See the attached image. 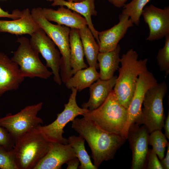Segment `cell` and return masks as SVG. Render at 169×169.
Returning <instances> with one entry per match:
<instances>
[{
    "label": "cell",
    "instance_id": "obj_2",
    "mask_svg": "<svg viewBox=\"0 0 169 169\" xmlns=\"http://www.w3.org/2000/svg\"><path fill=\"white\" fill-rule=\"evenodd\" d=\"M137 53L132 49L122 54L120 58L121 66L119 68L113 90L119 102L127 109L131 100L139 75L147 70L148 59H138Z\"/></svg>",
    "mask_w": 169,
    "mask_h": 169
},
{
    "label": "cell",
    "instance_id": "obj_16",
    "mask_svg": "<svg viewBox=\"0 0 169 169\" xmlns=\"http://www.w3.org/2000/svg\"><path fill=\"white\" fill-rule=\"evenodd\" d=\"M25 78L18 65L0 52V97L7 91L17 90Z\"/></svg>",
    "mask_w": 169,
    "mask_h": 169
},
{
    "label": "cell",
    "instance_id": "obj_17",
    "mask_svg": "<svg viewBox=\"0 0 169 169\" xmlns=\"http://www.w3.org/2000/svg\"><path fill=\"white\" fill-rule=\"evenodd\" d=\"M42 10L45 18L50 22L53 21L59 25L79 29L87 26L86 21L84 17L64 6H60L57 10L47 8H44Z\"/></svg>",
    "mask_w": 169,
    "mask_h": 169
},
{
    "label": "cell",
    "instance_id": "obj_25",
    "mask_svg": "<svg viewBox=\"0 0 169 169\" xmlns=\"http://www.w3.org/2000/svg\"><path fill=\"white\" fill-rule=\"evenodd\" d=\"M85 140L81 136H71L67 139L68 144L73 148L76 156L79 161L80 169H97L92 162L90 156L85 150Z\"/></svg>",
    "mask_w": 169,
    "mask_h": 169
},
{
    "label": "cell",
    "instance_id": "obj_9",
    "mask_svg": "<svg viewBox=\"0 0 169 169\" xmlns=\"http://www.w3.org/2000/svg\"><path fill=\"white\" fill-rule=\"evenodd\" d=\"M42 106L43 103L40 102L28 105L16 114H8L0 117V125L8 131L15 141L23 135L43 123L42 119L37 116Z\"/></svg>",
    "mask_w": 169,
    "mask_h": 169
},
{
    "label": "cell",
    "instance_id": "obj_23",
    "mask_svg": "<svg viewBox=\"0 0 169 169\" xmlns=\"http://www.w3.org/2000/svg\"><path fill=\"white\" fill-rule=\"evenodd\" d=\"M79 33L83 49L84 55L90 67L96 69L99 68L97 56L99 47L91 31L86 26L79 29Z\"/></svg>",
    "mask_w": 169,
    "mask_h": 169
},
{
    "label": "cell",
    "instance_id": "obj_15",
    "mask_svg": "<svg viewBox=\"0 0 169 169\" xmlns=\"http://www.w3.org/2000/svg\"><path fill=\"white\" fill-rule=\"evenodd\" d=\"M76 157L69 144L50 142L48 152L33 169H60L63 164Z\"/></svg>",
    "mask_w": 169,
    "mask_h": 169
},
{
    "label": "cell",
    "instance_id": "obj_27",
    "mask_svg": "<svg viewBox=\"0 0 169 169\" xmlns=\"http://www.w3.org/2000/svg\"><path fill=\"white\" fill-rule=\"evenodd\" d=\"M168 143L161 130H155L149 135L148 145L152 146V149L156 153L160 161L164 157L166 148Z\"/></svg>",
    "mask_w": 169,
    "mask_h": 169
},
{
    "label": "cell",
    "instance_id": "obj_26",
    "mask_svg": "<svg viewBox=\"0 0 169 169\" xmlns=\"http://www.w3.org/2000/svg\"><path fill=\"white\" fill-rule=\"evenodd\" d=\"M151 0H132L123 7L121 13L128 16L133 24L139 25L143 9Z\"/></svg>",
    "mask_w": 169,
    "mask_h": 169
},
{
    "label": "cell",
    "instance_id": "obj_22",
    "mask_svg": "<svg viewBox=\"0 0 169 169\" xmlns=\"http://www.w3.org/2000/svg\"><path fill=\"white\" fill-rule=\"evenodd\" d=\"M69 43V63L73 75L78 70L88 67L84 61V52L79 29L70 28Z\"/></svg>",
    "mask_w": 169,
    "mask_h": 169
},
{
    "label": "cell",
    "instance_id": "obj_4",
    "mask_svg": "<svg viewBox=\"0 0 169 169\" xmlns=\"http://www.w3.org/2000/svg\"><path fill=\"white\" fill-rule=\"evenodd\" d=\"M127 115V109L119 102L113 90L100 106L82 115L105 131L121 135Z\"/></svg>",
    "mask_w": 169,
    "mask_h": 169
},
{
    "label": "cell",
    "instance_id": "obj_7",
    "mask_svg": "<svg viewBox=\"0 0 169 169\" xmlns=\"http://www.w3.org/2000/svg\"><path fill=\"white\" fill-rule=\"evenodd\" d=\"M71 89L72 92L68 102L64 105L63 110L57 115L56 119L48 125L43 126L40 125L37 127L49 142L68 144L67 139L63 136L64 133V128L68 123L73 121L76 116L82 115L90 110L78 106L76 102L78 90L75 88Z\"/></svg>",
    "mask_w": 169,
    "mask_h": 169
},
{
    "label": "cell",
    "instance_id": "obj_31",
    "mask_svg": "<svg viewBox=\"0 0 169 169\" xmlns=\"http://www.w3.org/2000/svg\"><path fill=\"white\" fill-rule=\"evenodd\" d=\"M145 168L163 169L157 156L152 149H148Z\"/></svg>",
    "mask_w": 169,
    "mask_h": 169
},
{
    "label": "cell",
    "instance_id": "obj_12",
    "mask_svg": "<svg viewBox=\"0 0 169 169\" xmlns=\"http://www.w3.org/2000/svg\"><path fill=\"white\" fill-rule=\"evenodd\" d=\"M139 125L136 123L131 125L127 135L132 152L131 169L146 168L149 133L144 125Z\"/></svg>",
    "mask_w": 169,
    "mask_h": 169
},
{
    "label": "cell",
    "instance_id": "obj_1",
    "mask_svg": "<svg viewBox=\"0 0 169 169\" xmlns=\"http://www.w3.org/2000/svg\"><path fill=\"white\" fill-rule=\"evenodd\" d=\"M72 128L87 142L93 164L98 169L101 163L113 158L126 139L121 135L105 131L84 117L75 118Z\"/></svg>",
    "mask_w": 169,
    "mask_h": 169
},
{
    "label": "cell",
    "instance_id": "obj_8",
    "mask_svg": "<svg viewBox=\"0 0 169 169\" xmlns=\"http://www.w3.org/2000/svg\"><path fill=\"white\" fill-rule=\"evenodd\" d=\"M16 42L19 44L11 59L18 65L25 77L49 78L53 74L42 63L39 54L32 47L29 39L22 37Z\"/></svg>",
    "mask_w": 169,
    "mask_h": 169
},
{
    "label": "cell",
    "instance_id": "obj_13",
    "mask_svg": "<svg viewBox=\"0 0 169 169\" xmlns=\"http://www.w3.org/2000/svg\"><path fill=\"white\" fill-rule=\"evenodd\" d=\"M141 15L149 29L147 40L161 39L169 34V7L161 9L152 4L146 6Z\"/></svg>",
    "mask_w": 169,
    "mask_h": 169
},
{
    "label": "cell",
    "instance_id": "obj_10",
    "mask_svg": "<svg viewBox=\"0 0 169 169\" xmlns=\"http://www.w3.org/2000/svg\"><path fill=\"white\" fill-rule=\"evenodd\" d=\"M30 36L31 46L45 59V66L51 69L54 80L60 85L62 82L59 73L61 57L55 43L40 28Z\"/></svg>",
    "mask_w": 169,
    "mask_h": 169
},
{
    "label": "cell",
    "instance_id": "obj_14",
    "mask_svg": "<svg viewBox=\"0 0 169 169\" xmlns=\"http://www.w3.org/2000/svg\"><path fill=\"white\" fill-rule=\"evenodd\" d=\"M134 24L129 17L121 14L119 15V22L112 28L99 32V52L105 53L114 50L118 43L125 36L128 29Z\"/></svg>",
    "mask_w": 169,
    "mask_h": 169
},
{
    "label": "cell",
    "instance_id": "obj_3",
    "mask_svg": "<svg viewBox=\"0 0 169 169\" xmlns=\"http://www.w3.org/2000/svg\"><path fill=\"white\" fill-rule=\"evenodd\" d=\"M37 127L15 141L13 152L18 169H33L49 150L50 142Z\"/></svg>",
    "mask_w": 169,
    "mask_h": 169
},
{
    "label": "cell",
    "instance_id": "obj_11",
    "mask_svg": "<svg viewBox=\"0 0 169 169\" xmlns=\"http://www.w3.org/2000/svg\"><path fill=\"white\" fill-rule=\"evenodd\" d=\"M157 84L153 74L148 69L139 75L132 98L127 109L126 122L121 134L126 140L130 127L134 123H137L140 120L146 92Z\"/></svg>",
    "mask_w": 169,
    "mask_h": 169
},
{
    "label": "cell",
    "instance_id": "obj_29",
    "mask_svg": "<svg viewBox=\"0 0 169 169\" xmlns=\"http://www.w3.org/2000/svg\"><path fill=\"white\" fill-rule=\"evenodd\" d=\"M0 169H18L15 162L13 150L0 146Z\"/></svg>",
    "mask_w": 169,
    "mask_h": 169
},
{
    "label": "cell",
    "instance_id": "obj_36",
    "mask_svg": "<svg viewBox=\"0 0 169 169\" xmlns=\"http://www.w3.org/2000/svg\"><path fill=\"white\" fill-rule=\"evenodd\" d=\"M163 127L165 130V134H164L166 137L169 139V111H168V113L167 117L166 120L165 124H164Z\"/></svg>",
    "mask_w": 169,
    "mask_h": 169
},
{
    "label": "cell",
    "instance_id": "obj_5",
    "mask_svg": "<svg viewBox=\"0 0 169 169\" xmlns=\"http://www.w3.org/2000/svg\"><path fill=\"white\" fill-rule=\"evenodd\" d=\"M31 13L39 27L52 40L59 50L62 55L60 75L62 82L65 83L73 75L69 63L70 28L64 25L52 23L45 18L41 8H33Z\"/></svg>",
    "mask_w": 169,
    "mask_h": 169
},
{
    "label": "cell",
    "instance_id": "obj_37",
    "mask_svg": "<svg viewBox=\"0 0 169 169\" xmlns=\"http://www.w3.org/2000/svg\"><path fill=\"white\" fill-rule=\"evenodd\" d=\"M72 2H80L81 1H82L84 0H71Z\"/></svg>",
    "mask_w": 169,
    "mask_h": 169
},
{
    "label": "cell",
    "instance_id": "obj_19",
    "mask_svg": "<svg viewBox=\"0 0 169 169\" xmlns=\"http://www.w3.org/2000/svg\"><path fill=\"white\" fill-rule=\"evenodd\" d=\"M117 78L116 76H114L107 80L99 78L93 83L89 87L90 96L89 100L82 105V108L92 110L100 106L113 90Z\"/></svg>",
    "mask_w": 169,
    "mask_h": 169
},
{
    "label": "cell",
    "instance_id": "obj_28",
    "mask_svg": "<svg viewBox=\"0 0 169 169\" xmlns=\"http://www.w3.org/2000/svg\"><path fill=\"white\" fill-rule=\"evenodd\" d=\"M165 37L164 46L159 50L156 59L160 71L167 76L169 74V34Z\"/></svg>",
    "mask_w": 169,
    "mask_h": 169
},
{
    "label": "cell",
    "instance_id": "obj_6",
    "mask_svg": "<svg viewBox=\"0 0 169 169\" xmlns=\"http://www.w3.org/2000/svg\"><path fill=\"white\" fill-rule=\"evenodd\" d=\"M168 90L165 81L150 88L144 96L140 120L137 123L143 124L149 133L163 127L165 115L163 99Z\"/></svg>",
    "mask_w": 169,
    "mask_h": 169
},
{
    "label": "cell",
    "instance_id": "obj_20",
    "mask_svg": "<svg viewBox=\"0 0 169 169\" xmlns=\"http://www.w3.org/2000/svg\"><path fill=\"white\" fill-rule=\"evenodd\" d=\"M53 2L51 4L53 6H66L67 8L82 15L86 21L87 26L98 43V31L94 27L91 18L92 16H96L97 14L95 9V0H84L77 2L65 0H53Z\"/></svg>",
    "mask_w": 169,
    "mask_h": 169
},
{
    "label": "cell",
    "instance_id": "obj_32",
    "mask_svg": "<svg viewBox=\"0 0 169 169\" xmlns=\"http://www.w3.org/2000/svg\"><path fill=\"white\" fill-rule=\"evenodd\" d=\"M21 15V11L16 9L14 10L12 14L4 11L0 7V18L5 17L11 18L13 20L20 18Z\"/></svg>",
    "mask_w": 169,
    "mask_h": 169
},
{
    "label": "cell",
    "instance_id": "obj_24",
    "mask_svg": "<svg viewBox=\"0 0 169 169\" xmlns=\"http://www.w3.org/2000/svg\"><path fill=\"white\" fill-rule=\"evenodd\" d=\"M99 78V73L96 69L89 66L84 69L77 71L73 76L70 78L65 83L69 89H76L79 91L88 87Z\"/></svg>",
    "mask_w": 169,
    "mask_h": 169
},
{
    "label": "cell",
    "instance_id": "obj_30",
    "mask_svg": "<svg viewBox=\"0 0 169 169\" xmlns=\"http://www.w3.org/2000/svg\"><path fill=\"white\" fill-rule=\"evenodd\" d=\"M15 141L8 131L0 125V146L13 150Z\"/></svg>",
    "mask_w": 169,
    "mask_h": 169
},
{
    "label": "cell",
    "instance_id": "obj_33",
    "mask_svg": "<svg viewBox=\"0 0 169 169\" xmlns=\"http://www.w3.org/2000/svg\"><path fill=\"white\" fill-rule=\"evenodd\" d=\"M79 161L77 157L69 161L66 163L67 165V169H77L78 168Z\"/></svg>",
    "mask_w": 169,
    "mask_h": 169
},
{
    "label": "cell",
    "instance_id": "obj_34",
    "mask_svg": "<svg viewBox=\"0 0 169 169\" xmlns=\"http://www.w3.org/2000/svg\"><path fill=\"white\" fill-rule=\"evenodd\" d=\"M167 150L166 156L161 160V163L163 169L169 168V143L167 146Z\"/></svg>",
    "mask_w": 169,
    "mask_h": 169
},
{
    "label": "cell",
    "instance_id": "obj_18",
    "mask_svg": "<svg viewBox=\"0 0 169 169\" xmlns=\"http://www.w3.org/2000/svg\"><path fill=\"white\" fill-rule=\"evenodd\" d=\"M40 27L32 16L29 9L21 11V17L13 20H0V32L16 35H30Z\"/></svg>",
    "mask_w": 169,
    "mask_h": 169
},
{
    "label": "cell",
    "instance_id": "obj_35",
    "mask_svg": "<svg viewBox=\"0 0 169 169\" xmlns=\"http://www.w3.org/2000/svg\"><path fill=\"white\" fill-rule=\"evenodd\" d=\"M114 6L118 8L123 7L127 0H107Z\"/></svg>",
    "mask_w": 169,
    "mask_h": 169
},
{
    "label": "cell",
    "instance_id": "obj_21",
    "mask_svg": "<svg viewBox=\"0 0 169 169\" xmlns=\"http://www.w3.org/2000/svg\"><path fill=\"white\" fill-rule=\"evenodd\" d=\"M120 49V46L118 44L113 50L105 53H99L97 61L100 68V79L107 80L114 76L115 72L119 68Z\"/></svg>",
    "mask_w": 169,
    "mask_h": 169
},
{
    "label": "cell",
    "instance_id": "obj_38",
    "mask_svg": "<svg viewBox=\"0 0 169 169\" xmlns=\"http://www.w3.org/2000/svg\"><path fill=\"white\" fill-rule=\"evenodd\" d=\"M46 0L47 1H49V2H52V1H53V0ZM67 0L69 2H72L71 0Z\"/></svg>",
    "mask_w": 169,
    "mask_h": 169
}]
</instances>
